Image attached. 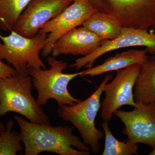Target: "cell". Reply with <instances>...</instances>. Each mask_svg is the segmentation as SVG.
Segmentation results:
<instances>
[{
  "instance_id": "cell-6",
  "label": "cell",
  "mask_w": 155,
  "mask_h": 155,
  "mask_svg": "<svg viewBox=\"0 0 155 155\" xmlns=\"http://www.w3.org/2000/svg\"><path fill=\"white\" fill-rule=\"evenodd\" d=\"M97 11L110 14L123 27L148 30L155 25V0H91Z\"/></svg>"
},
{
  "instance_id": "cell-16",
  "label": "cell",
  "mask_w": 155,
  "mask_h": 155,
  "mask_svg": "<svg viewBox=\"0 0 155 155\" xmlns=\"http://www.w3.org/2000/svg\"><path fill=\"white\" fill-rule=\"evenodd\" d=\"M31 0H0V28L12 30Z\"/></svg>"
},
{
  "instance_id": "cell-18",
  "label": "cell",
  "mask_w": 155,
  "mask_h": 155,
  "mask_svg": "<svg viewBox=\"0 0 155 155\" xmlns=\"http://www.w3.org/2000/svg\"><path fill=\"white\" fill-rule=\"evenodd\" d=\"M14 125V122L10 120L5 129L0 132V155H16L22 150L20 134L12 130Z\"/></svg>"
},
{
  "instance_id": "cell-21",
  "label": "cell",
  "mask_w": 155,
  "mask_h": 155,
  "mask_svg": "<svg viewBox=\"0 0 155 155\" xmlns=\"http://www.w3.org/2000/svg\"><path fill=\"white\" fill-rule=\"evenodd\" d=\"M149 155H155V148L153 149L152 151L149 153Z\"/></svg>"
},
{
  "instance_id": "cell-10",
  "label": "cell",
  "mask_w": 155,
  "mask_h": 155,
  "mask_svg": "<svg viewBox=\"0 0 155 155\" xmlns=\"http://www.w3.org/2000/svg\"><path fill=\"white\" fill-rule=\"evenodd\" d=\"M132 110H117L114 115L123 122L122 133L137 143L155 148V108L153 104L135 102Z\"/></svg>"
},
{
  "instance_id": "cell-23",
  "label": "cell",
  "mask_w": 155,
  "mask_h": 155,
  "mask_svg": "<svg viewBox=\"0 0 155 155\" xmlns=\"http://www.w3.org/2000/svg\"><path fill=\"white\" fill-rule=\"evenodd\" d=\"M153 104L154 107L155 108V102L153 103Z\"/></svg>"
},
{
  "instance_id": "cell-1",
  "label": "cell",
  "mask_w": 155,
  "mask_h": 155,
  "mask_svg": "<svg viewBox=\"0 0 155 155\" xmlns=\"http://www.w3.org/2000/svg\"><path fill=\"white\" fill-rule=\"evenodd\" d=\"M25 155H38L43 152L60 155H89V147L73 134L74 127L37 124L16 115Z\"/></svg>"
},
{
  "instance_id": "cell-11",
  "label": "cell",
  "mask_w": 155,
  "mask_h": 155,
  "mask_svg": "<svg viewBox=\"0 0 155 155\" xmlns=\"http://www.w3.org/2000/svg\"><path fill=\"white\" fill-rule=\"evenodd\" d=\"M71 2L66 0H31L11 31L33 38L45 24L58 16Z\"/></svg>"
},
{
  "instance_id": "cell-9",
  "label": "cell",
  "mask_w": 155,
  "mask_h": 155,
  "mask_svg": "<svg viewBox=\"0 0 155 155\" xmlns=\"http://www.w3.org/2000/svg\"><path fill=\"white\" fill-rule=\"evenodd\" d=\"M143 46L148 53L155 55V33L147 30L132 27H122L119 36L114 39L102 41L101 46L90 54L78 58L69 66L75 69L91 68L98 58L111 51L122 48Z\"/></svg>"
},
{
  "instance_id": "cell-17",
  "label": "cell",
  "mask_w": 155,
  "mask_h": 155,
  "mask_svg": "<svg viewBox=\"0 0 155 155\" xmlns=\"http://www.w3.org/2000/svg\"><path fill=\"white\" fill-rule=\"evenodd\" d=\"M102 127L105 137L104 149L102 155H138L137 143L128 138L125 141H119L112 134L107 122L104 121Z\"/></svg>"
},
{
  "instance_id": "cell-3",
  "label": "cell",
  "mask_w": 155,
  "mask_h": 155,
  "mask_svg": "<svg viewBox=\"0 0 155 155\" xmlns=\"http://www.w3.org/2000/svg\"><path fill=\"white\" fill-rule=\"evenodd\" d=\"M47 62L50 66L49 69H29L33 86L38 91V104L40 106H45L48 100L54 99L61 107L72 105L81 101V100L70 94L68 86L72 79L81 76L82 71L71 74L64 73L67 63L58 61L53 56H48Z\"/></svg>"
},
{
  "instance_id": "cell-15",
  "label": "cell",
  "mask_w": 155,
  "mask_h": 155,
  "mask_svg": "<svg viewBox=\"0 0 155 155\" xmlns=\"http://www.w3.org/2000/svg\"><path fill=\"white\" fill-rule=\"evenodd\" d=\"M82 25L94 33L101 41L116 38L123 27L113 15L98 11L91 14Z\"/></svg>"
},
{
  "instance_id": "cell-7",
  "label": "cell",
  "mask_w": 155,
  "mask_h": 155,
  "mask_svg": "<svg viewBox=\"0 0 155 155\" xmlns=\"http://www.w3.org/2000/svg\"><path fill=\"white\" fill-rule=\"evenodd\" d=\"M137 64L116 71V76L104 88V98L101 104L102 118L105 122L113 119L115 111L122 106H137L133 90L140 70Z\"/></svg>"
},
{
  "instance_id": "cell-24",
  "label": "cell",
  "mask_w": 155,
  "mask_h": 155,
  "mask_svg": "<svg viewBox=\"0 0 155 155\" xmlns=\"http://www.w3.org/2000/svg\"><path fill=\"white\" fill-rule=\"evenodd\" d=\"M153 27L154 29V30L155 31V25H154V26H153Z\"/></svg>"
},
{
  "instance_id": "cell-13",
  "label": "cell",
  "mask_w": 155,
  "mask_h": 155,
  "mask_svg": "<svg viewBox=\"0 0 155 155\" xmlns=\"http://www.w3.org/2000/svg\"><path fill=\"white\" fill-rule=\"evenodd\" d=\"M147 50L131 49L107 58L102 64L82 71L81 76L99 75L111 71L125 69L134 64H141L145 60Z\"/></svg>"
},
{
  "instance_id": "cell-8",
  "label": "cell",
  "mask_w": 155,
  "mask_h": 155,
  "mask_svg": "<svg viewBox=\"0 0 155 155\" xmlns=\"http://www.w3.org/2000/svg\"><path fill=\"white\" fill-rule=\"evenodd\" d=\"M97 11L91 0H75L58 16L45 24L38 33L47 34L42 56L46 58L51 54L53 45L58 39L69 31L82 25Z\"/></svg>"
},
{
  "instance_id": "cell-5",
  "label": "cell",
  "mask_w": 155,
  "mask_h": 155,
  "mask_svg": "<svg viewBox=\"0 0 155 155\" xmlns=\"http://www.w3.org/2000/svg\"><path fill=\"white\" fill-rule=\"evenodd\" d=\"M7 36L0 34V59L5 60L18 74L29 75V69H46L39 54L46 43L47 34L38 33L31 38L11 31Z\"/></svg>"
},
{
  "instance_id": "cell-22",
  "label": "cell",
  "mask_w": 155,
  "mask_h": 155,
  "mask_svg": "<svg viewBox=\"0 0 155 155\" xmlns=\"http://www.w3.org/2000/svg\"><path fill=\"white\" fill-rule=\"evenodd\" d=\"M66 1H70V2H73V1H75V0H66Z\"/></svg>"
},
{
  "instance_id": "cell-19",
  "label": "cell",
  "mask_w": 155,
  "mask_h": 155,
  "mask_svg": "<svg viewBox=\"0 0 155 155\" xmlns=\"http://www.w3.org/2000/svg\"><path fill=\"white\" fill-rule=\"evenodd\" d=\"M17 73L14 67L3 63L0 59V78L10 77Z\"/></svg>"
},
{
  "instance_id": "cell-14",
  "label": "cell",
  "mask_w": 155,
  "mask_h": 155,
  "mask_svg": "<svg viewBox=\"0 0 155 155\" xmlns=\"http://www.w3.org/2000/svg\"><path fill=\"white\" fill-rule=\"evenodd\" d=\"M133 93L135 102H155V55L147 56L140 64Z\"/></svg>"
},
{
  "instance_id": "cell-20",
  "label": "cell",
  "mask_w": 155,
  "mask_h": 155,
  "mask_svg": "<svg viewBox=\"0 0 155 155\" xmlns=\"http://www.w3.org/2000/svg\"><path fill=\"white\" fill-rule=\"evenodd\" d=\"M5 129V127L2 122H0V132Z\"/></svg>"
},
{
  "instance_id": "cell-2",
  "label": "cell",
  "mask_w": 155,
  "mask_h": 155,
  "mask_svg": "<svg viewBox=\"0 0 155 155\" xmlns=\"http://www.w3.org/2000/svg\"><path fill=\"white\" fill-rule=\"evenodd\" d=\"M32 87L30 75L17 73L0 78V117L14 112L25 116L32 123L50 124L49 116L32 96Z\"/></svg>"
},
{
  "instance_id": "cell-12",
  "label": "cell",
  "mask_w": 155,
  "mask_h": 155,
  "mask_svg": "<svg viewBox=\"0 0 155 155\" xmlns=\"http://www.w3.org/2000/svg\"><path fill=\"white\" fill-rule=\"evenodd\" d=\"M102 41L97 36L84 26L76 27L69 31L55 42L52 56L62 54L88 55L97 49Z\"/></svg>"
},
{
  "instance_id": "cell-4",
  "label": "cell",
  "mask_w": 155,
  "mask_h": 155,
  "mask_svg": "<svg viewBox=\"0 0 155 155\" xmlns=\"http://www.w3.org/2000/svg\"><path fill=\"white\" fill-rule=\"evenodd\" d=\"M112 78L110 74L106 75L96 90L86 99L72 105L59 107L58 109V116L72 123L80 133L84 143L94 154L99 152L100 141L105 136L104 131L96 126L95 120L101 108L100 101L105 85Z\"/></svg>"
}]
</instances>
